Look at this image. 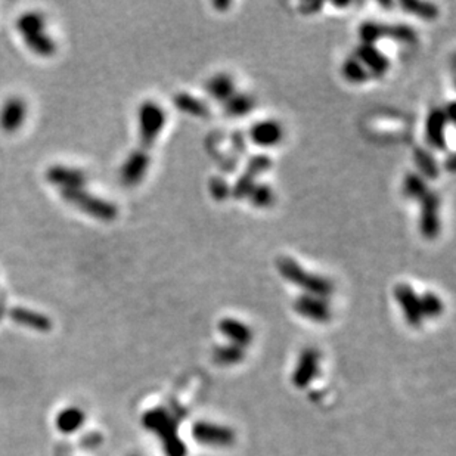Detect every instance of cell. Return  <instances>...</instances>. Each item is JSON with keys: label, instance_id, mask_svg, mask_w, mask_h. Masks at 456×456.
Listing matches in <instances>:
<instances>
[{"label": "cell", "instance_id": "d6986e66", "mask_svg": "<svg viewBox=\"0 0 456 456\" xmlns=\"http://www.w3.org/2000/svg\"><path fill=\"white\" fill-rule=\"evenodd\" d=\"M381 37L392 39L403 45H415L418 42V33L408 24H382Z\"/></svg>", "mask_w": 456, "mask_h": 456}, {"label": "cell", "instance_id": "8992f818", "mask_svg": "<svg viewBox=\"0 0 456 456\" xmlns=\"http://www.w3.org/2000/svg\"><path fill=\"white\" fill-rule=\"evenodd\" d=\"M46 179L54 187H59L62 189H80L86 183V173L80 168L69 167V165H52L47 168Z\"/></svg>", "mask_w": 456, "mask_h": 456}, {"label": "cell", "instance_id": "3957f363", "mask_svg": "<svg viewBox=\"0 0 456 456\" xmlns=\"http://www.w3.org/2000/svg\"><path fill=\"white\" fill-rule=\"evenodd\" d=\"M139 141L141 152H146L154 146L160 133L165 126V111L154 100H145L141 105L139 112Z\"/></svg>", "mask_w": 456, "mask_h": 456}, {"label": "cell", "instance_id": "7402d4cb", "mask_svg": "<svg viewBox=\"0 0 456 456\" xmlns=\"http://www.w3.org/2000/svg\"><path fill=\"white\" fill-rule=\"evenodd\" d=\"M399 5L404 12L411 13L421 20L433 21L438 16L437 5L430 4V2H419V0H402Z\"/></svg>", "mask_w": 456, "mask_h": 456}, {"label": "cell", "instance_id": "ba28073f", "mask_svg": "<svg viewBox=\"0 0 456 456\" xmlns=\"http://www.w3.org/2000/svg\"><path fill=\"white\" fill-rule=\"evenodd\" d=\"M394 297L402 306L403 315L411 327H419L422 324V312L419 304V296L415 293L411 285L399 283L394 288Z\"/></svg>", "mask_w": 456, "mask_h": 456}, {"label": "cell", "instance_id": "2e32d148", "mask_svg": "<svg viewBox=\"0 0 456 456\" xmlns=\"http://www.w3.org/2000/svg\"><path fill=\"white\" fill-rule=\"evenodd\" d=\"M319 366V353L313 349H308L301 353L298 368L294 374V381L297 385H308L312 381L313 374L316 375Z\"/></svg>", "mask_w": 456, "mask_h": 456}, {"label": "cell", "instance_id": "60d3db41", "mask_svg": "<svg viewBox=\"0 0 456 456\" xmlns=\"http://www.w3.org/2000/svg\"><path fill=\"white\" fill-rule=\"evenodd\" d=\"M5 304H4V301H0V319H2V316L5 315Z\"/></svg>", "mask_w": 456, "mask_h": 456}, {"label": "cell", "instance_id": "f1b7e54d", "mask_svg": "<svg viewBox=\"0 0 456 456\" xmlns=\"http://www.w3.org/2000/svg\"><path fill=\"white\" fill-rule=\"evenodd\" d=\"M419 304H421L422 316L437 317L443 312V303H442L440 297L434 293H430V291L424 293L419 297Z\"/></svg>", "mask_w": 456, "mask_h": 456}, {"label": "cell", "instance_id": "d4e9b609", "mask_svg": "<svg viewBox=\"0 0 456 456\" xmlns=\"http://www.w3.org/2000/svg\"><path fill=\"white\" fill-rule=\"evenodd\" d=\"M428 192V187L426 179L422 177L419 173H408L404 176L403 180V195L414 199V201H421L426 197Z\"/></svg>", "mask_w": 456, "mask_h": 456}, {"label": "cell", "instance_id": "e575fe53", "mask_svg": "<svg viewBox=\"0 0 456 456\" xmlns=\"http://www.w3.org/2000/svg\"><path fill=\"white\" fill-rule=\"evenodd\" d=\"M230 144H232V151H233V156H242L244 152L247 151V142H245V136L244 133L236 130L230 134Z\"/></svg>", "mask_w": 456, "mask_h": 456}, {"label": "cell", "instance_id": "836d02e7", "mask_svg": "<svg viewBox=\"0 0 456 456\" xmlns=\"http://www.w3.org/2000/svg\"><path fill=\"white\" fill-rule=\"evenodd\" d=\"M209 187H210V194L211 197L218 201V202H222L225 201L229 195H230V187H229V183L226 182L225 177L222 176H213L210 183H209Z\"/></svg>", "mask_w": 456, "mask_h": 456}, {"label": "cell", "instance_id": "4fadbf2b", "mask_svg": "<svg viewBox=\"0 0 456 456\" xmlns=\"http://www.w3.org/2000/svg\"><path fill=\"white\" fill-rule=\"evenodd\" d=\"M446 124L448 118L440 108H434L430 111L426 123V139L427 144L437 149H446Z\"/></svg>", "mask_w": 456, "mask_h": 456}, {"label": "cell", "instance_id": "9a60e30c", "mask_svg": "<svg viewBox=\"0 0 456 456\" xmlns=\"http://www.w3.org/2000/svg\"><path fill=\"white\" fill-rule=\"evenodd\" d=\"M11 319L13 322L33 328L36 331L40 332H47L52 328V322H50V319L42 313H37L35 310H28L24 308H15L9 312Z\"/></svg>", "mask_w": 456, "mask_h": 456}, {"label": "cell", "instance_id": "8d00e7d4", "mask_svg": "<svg viewBox=\"0 0 456 456\" xmlns=\"http://www.w3.org/2000/svg\"><path fill=\"white\" fill-rule=\"evenodd\" d=\"M100 442H103V438H100V435L96 434V433H92V434H86L81 438V446L84 449H93V448L99 446Z\"/></svg>", "mask_w": 456, "mask_h": 456}, {"label": "cell", "instance_id": "83f0119b", "mask_svg": "<svg viewBox=\"0 0 456 456\" xmlns=\"http://www.w3.org/2000/svg\"><path fill=\"white\" fill-rule=\"evenodd\" d=\"M250 202L252 207H257V209H267L274 204L275 201V194L272 191V188L269 187L266 183H256L255 187H252L251 192L248 194Z\"/></svg>", "mask_w": 456, "mask_h": 456}, {"label": "cell", "instance_id": "44dd1931", "mask_svg": "<svg viewBox=\"0 0 456 456\" xmlns=\"http://www.w3.org/2000/svg\"><path fill=\"white\" fill-rule=\"evenodd\" d=\"M84 419H86L84 412L80 408L71 407V408H66V409L61 411V414L57 418V427L59 431H62L65 434H71L83 426Z\"/></svg>", "mask_w": 456, "mask_h": 456}, {"label": "cell", "instance_id": "ffe728a7", "mask_svg": "<svg viewBox=\"0 0 456 456\" xmlns=\"http://www.w3.org/2000/svg\"><path fill=\"white\" fill-rule=\"evenodd\" d=\"M173 103L176 108L185 114H189L194 117H207L210 114V110L204 100H201L189 93H177L173 98Z\"/></svg>", "mask_w": 456, "mask_h": 456}, {"label": "cell", "instance_id": "4dcf8cb0", "mask_svg": "<svg viewBox=\"0 0 456 456\" xmlns=\"http://www.w3.org/2000/svg\"><path fill=\"white\" fill-rule=\"evenodd\" d=\"M214 359L217 363L222 365H233L242 359V350L238 346H222L214 350Z\"/></svg>", "mask_w": 456, "mask_h": 456}, {"label": "cell", "instance_id": "6da1fadb", "mask_svg": "<svg viewBox=\"0 0 456 456\" xmlns=\"http://www.w3.org/2000/svg\"><path fill=\"white\" fill-rule=\"evenodd\" d=\"M276 269L283 279L304 290L306 294L324 298L331 296L334 291L332 281L320 275H313L308 272L306 269L301 267L291 257H279L276 260Z\"/></svg>", "mask_w": 456, "mask_h": 456}, {"label": "cell", "instance_id": "e0dca14e", "mask_svg": "<svg viewBox=\"0 0 456 456\" xmlns=\"http://www.w3.org/2000/svg\"><path fill=\"white\" fill-rule=\"evenodd\" d=\"M207 93L217 100V103H226V100L235 93L233 78L228 74H216L206 84Z\"/></svg>", "mask_w": 456, "mask_h": 456}, {"label": "cell", "instance_id": "7c38bea8", "mask_svg": "<svg viewBox=\"0 0 456 456\" xmlns=\"http://www.w3.org/2000/svg\"><path fill=\"white\" fill-rule=\"evenodd\" d=\"M250 141L262 148H272L283 138L282 126L275 120H264L252 124L248 130Z\"/></svg>", "mask_w": 456, "mask_h": 456}, {"label": "cell", "instance_id": "b9f144b4", "mask_svg": "<svg viewBox=\"0 0 456 456\" xmlns=\"http://www.w3.org/2000/svg\"><path fill=\"white\" fill-rule=\"evenodd\" d=\"M334 5L335 6H340V8H344V6H349L350 4L349 2H344V4H341V2H334Z\"/></svg>", "mask_w": 456, "mask_h": 456}, {"label": "cell", "instance_id": "8fae6325", "mask_svg": "<svg viewBox=\"0 0 456 456\" xmlns=\"http://www.w3.org/2000/svg\"><path fill=\"white\" fill-rule=\"evenodd\" d=\"M359 59V62L365 66V70L369 73V76L374 77H382L390 69V61L388 58L378 50L374 45H359L356 47V54H354Z\"/></svg>", "mask_w": 456, "mask_h": 456}, {"label": "cell", "instance_id": "4316f807", "mask_svg": "<svg viewBox=\"0 0 456 456\" xmlns=\"http://www.w3.org/2000/svg\"><path fill=\"white\" fill-rule=\"evenodd\" d=\"M343 77L353 83V84H362L369 78V73L365 70V66L359 62L356 57H350L344 61L341 66Z\"/></svg>", "mask_w": 456, "mask_h": 456}, {"label": "cell", "instance_id": "7bdbcfd3", "mask_svg": "<svg viewBox=\"0 0 456 456\" xmlns=\"http://www.w3.org/2000/svg\"><path fill=\"white\" fill-rule=\"evenodd\" d=\"M380 5H381V6H384V8H385V6H387V8H392V6H393V4H392V2H380Z\"/></svg>", "mask_w": 456, "mask_h": 456}, {"label": "cell", "instance_id": "1f68e13d", "mask_svg": "<svg viewBox=\"0 0 456 456\" xmlns=\"http://www.w3.org/2000/svg\"><path fill=\"white\" fill-rule=\"evenodd\" d=\"M255 185H256V177L248 175L247 172H244L238 177V180L235 182L233 188L230 189V195L235 199H244V198L248 197V194L251 192V189H252V187H255Z\"/></svg>", "mask_w": 456, "mask_h": 456}, {"label": "cell", "instance_id": "30bf717a", "mask_svg": "<svg viewBox=\"0 0 456 456\" xmlns=\"http://www.w3.org/2000/svg\"><path fill=\"white\" fill-rule=\"evenodd\" d=\"M27 117V105L23 98H9L0 110V127L6 133L18 131Z\"/></svg>", "mask_w": 456, "mask_h": 456}, {"label": "cell", "instance_id": "74e56055", "mask_svg": "<svg viewBox=\"0 0 456 456\" xmlns=\"http://www.w3.org/2000/svg\"><path fill=\"white\" fill-rule=\"evenodd\" d=\"M322 6H324L322 2H304V4H300L298 9L303 15H313L322 9Z\"/></svg>", "mask_w": 456, "mask_h": 456}, {"label": "cell", "instance_id": "f35d334b", "mask_svg": "<svg viewBox=\"0 0 456 456\" xmlns=\"http://www.w3.org/2000/svg\"><path fill=\"white\" fill-rule=\"evenodd\" d=\"M453 161H455V156L450 154L449 158H448V161H446V164H445L449 172H453V168H455V163Z\"/></svg>", "mask_w": 456, "mask_h": 456}, {"label": "cell", "instance_id": "484cf974", "mask_svg": "<svg viewBox=\"0 0 456 456\" xmlns=\"http://www.w3.org/2000/svg\"><path fill=\"white\" fill-rule=\"evenodd\" d=\"M16 28H18L23 37L42 33L45 31V16L36 11L25 12L16 21Z\"/></svg>", "mask_w": 456, "mask_h": 456}, {"label": "cell", "instance_id": "603a6c76", "mask_svg": "<svg viewBox=\"0 0 456 456\" xmlns=\"http://www.w3.org/2000/svg\"><path fill=\"white\" fill-rule=\"evenodd\" d=\"M255 110V99L248 93H233L225 103V112L229 117H242Z\"/></svg>", "mask_w": 456, "mask_h": 456}, {"label": "cell", "instance_id": "9c48e42d", "mask_svg": "<svg viewBox=\"0 0 456 456\" xmlns=\"http://www.w3.org/2000/svg\"><path fill=\"white\" fill-rule=\"evenodd\" d=\"M192 435L199 443L210 446H229L233 442V431L230 428L211 422H198L194 426Z\"/></svg>", "mask_w": 456, "mask_h": 456}, {"label": "cell", "instance_id": "5bb4252c", "mask_svg": "<svg viewBox=\"0 0 456 456\" xmlns=\"http://www.w3.org/2000/svg\"><path fill=\"white\" fill-rule=\"evenodd\" d=\"M218 329H221V332L228 340L232 341L230 344L233 346L244 347L248 346L252 340V331L250 329V327L232 317H225L222 322L218 324Z\"/></svg>", "mask_w": 456, "mask_h": 456}, {"label": "cell", "instance_id": "277c9868", "mask_svg": "<svg viewBox=\"0 0 456 456\" xmlns=\"http://www.w3.org/2000/svg\"><path fill=\"white\" fill-rule=\"evenodd\" d=\"M419 230L427 240H435L440 233V197L437 192L428 191L421 201Z\"/></svg>", "mask_w": 456, "mask_h": 456}, {"label": "cell", "instance_id": "52a82bcc", "mask_svg": "<svg viewBox=\"0 0 456 456\" xmlns=\"http://www.w3.org/2000/svg\"><path fill=\"white\" fill-rule=\"evenodd\" d=\"M294 310L313 322L324 324L331 319V309L322 297L303 294L294 301Z\"/></svg>", "mask_w": 456, "mask_h": 456}, {"label": "cell", "instance_id": "d6a6232c", "mask_svg": "<svg viewBox=\"0 0 456 456\" xmlns=\"http://www.w3.org/2000/svg\"><path fill=\"white\" fill-rule=\"evenodd\" d=\"M270 167H272V160L270 157L264 156V154H259V156H252L248 161H247V167H245V172L251 176H260L262 173L270 170Z\"/></svg>", "mask_w": 456, "mask_h": 456}, {"label": "cell", "instance_id": "ac0fdd59", "mask_svg": "<svg viewBox=\"0 0 456 456\" xmlns=\"http://www.w3.org/2000/svg\"><path fill=\"white\" fill-rule=\"evenodd\" d=\"M414 161H415V165L418 167L419 175L424 179L435 180L438 175H440V165H438L435 157L428 149L416 146L414 149Z\"/></svg>", "mask_w": 456, "mask_h": 456}, {"label": "cell", "instance_id": "7a4b0ae2", "mask_svg": "<svg viewBox=\"0 0 456 456\" xmlns=\"http://www.w3.org/2000/svg\"><path fill=\"white\" fill-rule=\"evenodd\" d=\"M61 195L65 199V202H69L70 206L78 209L80 211L86 213L88 216L93 217V218H98V221L112 222L118 216V209L115 204H112V202H110L104 198L92 195V194L84 191L83 188L62 189Z\"/></svg>", "mask_w": 456, "mask_h": 456}, {"label": "cell", "instance_id": "ab89813d", "mask_svg": "<svg viewBox=\"0 0 456 456\" xmlns=\"http://www.w3.org/2000/svg\"><path fill=\"white\" fill-rule=\"evenodd\" d=\"M213 5H214V8H216V9L225 11V9H228V8L230 6V2H214Z\"/></svg>", "mask_w": 456, "mask_h": 456}, {"label": "cell", "instance_id": "cb8c5ba5", "mask_svg": "<svg viewBox=\"0 0 456 456\" xmlns=\"http://www.w3.org/2000/svg\"><path fill=\"white\" fill-rule=\"evenodd\" d=\"M28 49L31 52L40 57H52L57 52V43L50 39L45 31L36 33V35L24 37Z\"/></svg>", "mask_w": 456, "mask_h": 456}, {"label": "cell", "instance_id": "5b68a950", "mask_svg": "<svg viewBox=\"0 0 456 456\" xmlns=\"http://www.w3.org/2000/svg\"><path fill=\"white\" fill-rule=\"evenodd\" d=\"M149 164H151L149 154H146V152H141L139 149L131 151V154L127 157V160L122 167V172H120L122 183L129 188L136 187V185H139L144 180Z\"/></svg>", "mask_w": 456, "mask_h": 456}, {"label": "cell", "instance_id": "f546056e", "mask_svg": "<svg viewBox=\"0 0 456 456\" xmlns=\"http://www.w3.org/2000/svg\"><path fill=\"white\" fill-rule=\"evenodd\" d=\"M381 27L382 23L378 21H365L359 25V39L362 45H374L381 40Z\"/></svg>", "mask_w": 456, "mask_h": 456}, {"label": "cell", "instance_id": "d590c367", "mask_svg": "<svg viewBox=\"0 0 456 456\" xmlns=\"http://www.w3.org/2000/svg\"><path fill=\"white\" fill-rule=\"evenodd\" d=\"M218 167L222 168L223 172L226 173H232L236 170V164H238V158H236V156L233 154H229V156H222L221 158H218Z\"/></svg>", "mask_w": 456, "mask_h": 456}]
</instances>
